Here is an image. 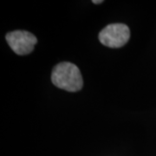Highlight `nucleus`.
I'll use <instances>...</instances> for the list:
<instances>
[{
  "label": "nucleus",
  "mask_w": 156,
  "mask_h": 156,
  "mask_svg": "<svg viewBox=\"0 0 156 156\" xmlns=\"http://www.w3.org/2000/svg\"><path fill=\"white\" fill-rule=\"evenodd\" d=\"M51 81L57 88L69 92L79 91L83 85V76L77 66L68 62H60L54 67Z\"/></svg>",
  "instance_id": "1"
},
{
  "label": "nucleus",
  "mask_w": 156,
  "mask_h": 156,
  "mask_svg": "<svg viewBox=\"0 0 156 156\" xmlns=\"http://www.w3.org/2000/svg\"><path fill=\"white\" fill-rule=\"evenodd\" d=\"M130 37L129 28L124 23H111L99 33V41L109 48H120L126 44Z\"/></svg>",
  "instance_id": "2"
},
{
  "label": "nucleus",
  "mask_w": 156,
  "mask_h": 156,
  "mask_svg": "<svg viewBox=\"0 0 156 156\" xmlns=\"http://www.w3.org/2000/svg\"><path fill=\"white\" fill-rule=\"evenodd\" d=\"M5 38L11 50L20 56L30 54L37 42V39L33 34L25 30L9 32L6 34Z\"/></svg>",
  "instance_id": "3"
},
{
  "label": "nucleus",
  "mask_w": 156,
  "mask_h": 156,
  "mask_svg": "<svg viewBox=\"0 0 156 156\" xmlns=\"http://www.w3.org/2000/svg\"><path fill=\"white\" fill-rule=\"evenodd\" d=\"M102 2H103V1H101V0H98V1H93V3H94V4H96V5H98V4H101V3H102Z\"/></svg>",
  "instance_id": "4"
}]
</instances>
